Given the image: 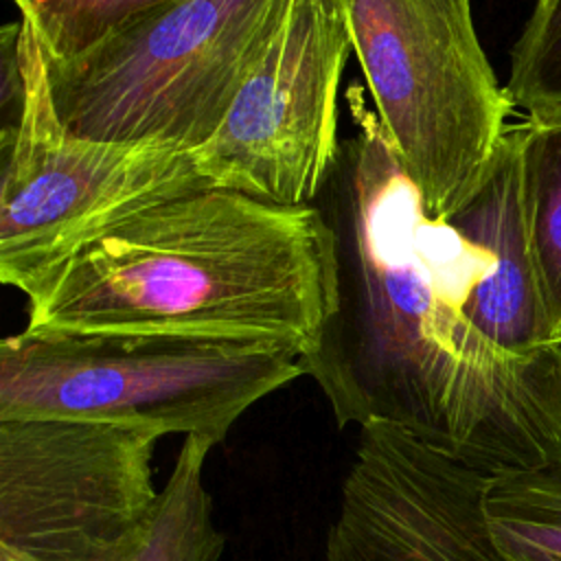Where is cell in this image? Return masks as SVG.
Listing matches in <instances>:
<instances>
[{
    "label": "cell",
    "instance_id": "7c38bea8",
    "mask_svg": "<svg viewBox=\"0 0 561 561\" xmlns=\"http://www.w3.org/2000/svg\"><path fill=\"white\" fill-rule=\"evenodd\" d=\"M524 175L535 256L552 340L561 344V118L526 121Z\"/></svg>",
    "mask_w": 561,
    "mask_h": 561
},
{
    "label": "cell",
    "instance_id": "30bf717a",
    "mask_svg": "<svg viewBox=\"0 0 561 561\" xmlns=\"http://www.w3.org/2000/svg\"><path fill=\"white\" fill-rule=\"evenodd\" d=\"M215 443L184 436L175 465L140 530L110 561H219L226 539L213 522L204 467Z\"/></svg>",
    "mask_w": 561,
    "mask_h": 561
},
{
    "label": "cell",
    "instance_id": "5b68a950",
    "mask_svg": "<svg viewBox=\"0 0 561 561\" xmlns=\"http://www.w3.org/2000/svg\"><path fill=\"white\" fill-rule=\"evenodd\" d=\"M377 118L445 224L482 182L513 112L478 39L471 0H340Z\"/></svg>",
    "mask_w": 561,
    "mask_h": 561
},
{
    "label": "cell",
    "instance_id": "6da1fadb",
    "mask_svg": "<svg viewBox=\"0 0 561 561\" xmlns=\"http://www.w3.org/2000/svg\"><path fill=\"white\" fill-rule=\"evenodd\" d=\"M353 134L316 197L337 256V302L302 355L337 427L394 425L484 476L561 458V344L519 357L462 313L480 276L440 261L449 226L425 215L362 85L344 94Z\"/></svg>",
    "mask_w": 561,
    "mask_h": 561
},
{
    "label": "cell",
    "instance_id": "3957f363",
    "mask_svg": "<svg viewBox=\"0 0 561 561\" xmlns=\"http://www.w3.org/2000/svg\"><path fill=\"white\" fill-rule=\"evenodd\" d=\"M302 375V351L287 342L24 327L0 344V419L101 421L217 445L245 410Z\"/></svg>",
    "mask_w": 561,
    "mask_h": 561
},
{
    "label": "cell",
    "instance_id": "8992f818",
    "mask_svg": "<svg viewBox=\"0 0 561 561\" xmlns=\"http://www.w3.org/2000/svg\"><path fill=\"white\" fill-rule=\"evenodd\" d=\"M22 96L2 110L0 278L24 289L118 219L171 195L213 186L193 151L81 138L53 105L35 31L20 20Z\"/></svg>",
    "mask_w": 561,
    "mask_h": 561
},
{
    "label": "cell",
    "instance_id": "ba28073f",
    "mask_svg": "<svg viewBox=\"0 0 561 561\" xmlns=\"http://www.w3.org/2000/svg\"><path fill=\"white\" fill-rule=\"evenodd\" d=\"M160 438L101 421L0 419V561H110L160 495Z\"/></svg>",
    "mask_w": 561,
    "mask_h": 561
},
{
    "label": "cell",
    "instance_id": "9c48e42d",
    "mask_svg": "<svg viewBox=\"0 0 561 561\" xmlns=\"http://www.w3.org/2000/svg\"><path fill=\"white\" fill-rule=\"evenodd\" d=\"M524 134V121L506 127L482 182L445 224L489 263L462 300L465 318L506 353L535 357L557 342L533 243Z\"/></svg>",
    "mask_w": 561,
    "mask_h": 561
},
{
    "label": "cell",
    "instance_id": "5bb4252c",
    "mask_svg": "<svg viewBox=\"0 0 561 561\" xmlns=\"http://www.w3.org/2000/svg\"><path fill=\"white\" fill-rule=\"evenodd\" d=\"M48 59L66 61L94 48L149 9L169 0H13Z\"/></svg>",
    "mask_w": 561,
    "mask_h": 561
},
{
    "label": "cell",
    "instance_id": "4fadbf2b",
    "mask_svg": "<svg viewBox=\"0 0 561 561\" xmlns=\"http://www.w3.org/2000/svg\"><path fill=\"white\" fill-rule=\"evenodd\" d=\"M504 88L526 121L561 118V0H537L513 46Z\"/></svg>",
    "mask_w": 561,
    "mask_h": 561
},
{
    "label": "cell",
    "instance_id": "277c9868",
    "mask_svg": "<svg viewBox=\"0 0 561 561\" xmlns=\"http://www.w3.org/2000/svg\"><path fill=\"white\" fill-rule=\"evenodd\" d=\"M278 0H169L66 61L53 105L81 138L195 151L221 127Z\"/></svg>",
    "mask_w": 561,
    "mask_h": 561
},
{
    "label": "cell",
    "instance_id": "8fae6325",
    "mask_svg": "<svg viewBox=\"0 0 561 561\" xmlns=\"http://www.w3.org/2000/svg\"><path fill=\"white\" fill-rule=\"evenodd\" d=\"M484 515L508 561H561V458L489 478Z\"/></svg>",
    "mask_w": 561,
    "mask_h": 561
},
{
    "label": "cell",
    "instance_id": "52a82bcc",
    "mask_svg": "<svg viewBox=\"0 0 561 561\" xmlns=\"http://www.w3.org/2000/svg\"><path fill=\"white\" fill-rule=\"evenodd\" d=\"M351 50L340 0H278L221 127L193 151L206 180L280 206L313 204L340 153Z\"/></svg>",
    "mask_w": 561,
    "mask_h": 561
},
{
    "label": "cell",
    "instance_id": "7a4b0ae2",
    "mask_svg": "<svg viewBox=\"0 0 561 561\" xmlns=\"http://www.w3.org/2000/svg\"><path fill=\"white\" fill-rule=\"evenodd\" d=\"M22 294L35 331L252 337L305 355L337 302L335 237L316 204L202 186L118 219Z\"/></svg>",
    "mask_w": 561,
    "mask_h": 561
}]
</instances>
